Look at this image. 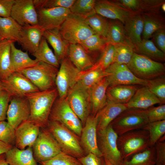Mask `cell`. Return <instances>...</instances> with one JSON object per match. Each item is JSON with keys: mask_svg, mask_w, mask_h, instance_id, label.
I'll use <instances>...</instances> for the list:
<instances>
[{"mask_svg": "<svg viewBox=\"0 0 165 165\" xmlns=\"http://www.w3.org/2000/svg\"><path fill=\"white\" fill-rule=\"evenodd\" d=\"M15 130L7 122H0V141L12 145L15 143Z\"/></svg>", "mask_w": 165, "mask_h": 165, "instance_id": "7dc6e473", "label": "cell"}, {"mask_svg": "<svg viewBox=\"0 0 165 165\" xmlns=\"http://www.w3.org/2000/svg\"><path fill=\"white\" fill-rule=\"evenodd\" d=\"M95 0H75L70 9L72 13L87 17L96 13Z\"/></svg>", "mask_w": 165, "mask_h": 165, "instance_id": "60d3db41", "label": "cell"}, {"mask_svg": "<svg viewBox=\"0 0 165 165\" xmlns=\"http://www.w3.org/2000/svg\"><path fill=\"white\" fill-rule=\"evenodd\" d=\"M140 54L154 61H164L165 53L158 49L154 42L149 39H142L135 47Z\"/></svg>", "mask_w": 165, "mask_h": 165, "instance_id": "d590c367", "label": "cell"}, {"mask_svg": "<svg viewBox=\"0 0 165 165\" xmlns=\"http://www.w3.org/2000/svg\"><path fill=\"white\" fill-rule=\"evenodd\" d=\"M44 31L38 25L22 26L18 43L23 50L31 54L38 49Z\"/></svg>", "mask_w": 165, "mask_h": 165, "instance_id": "44dd1931", "label": "cell"}, {"mask_svg": "<svg viewBox=\"0 0 165 165\" xmlns=\"http://www.w3.org/2000/svg\"><path fill=\"white\" fill-rule=\"evenodd\" d=\"M11 96L6 90H3L0 92V122L4 121L6 118V114Z\"/></svg>", "mask_w": 165, "mask_h": 165, "instance_id": "f907efd6", "label": "cell"}, {"mask_svg": "<svg viewBox=\"0 0 165 165\" xmlns=\"http://www.w3.org/2000/svg\"><path fill=\"white\" fill-rule=\"evenodd\" d=\"M160 104L159 99L146 86L138 88L130 100L126 104L127 108L146 110L156 104Z\"/></svg>", "mask_w": 165, "mask_h": 165, "instance_id": "484cf974", "label": "cell"}, {"mask_svg": "<svg viewBox=\"0 0 165 165\" xmlns=\"http://www.w3.org/2000/svg\"><path fill=\"white\" fill-rule=\"evenodd\" d=\"M3 90H4L1 81L0 80V92Z\"/></svg>", "mask_w": 165, "mask_h": 165, "instance_id": "94428289", "label": "cell"}, {"mask_svg": "<svg viewBox=\"0 0 165 165\" xmlns=\"http://www.w3.org/2000/svg\"><path fill=\"white\" fill-rule=\"evenodd\" d=\"M4 90L11 97H23L27 94L39 90L24 75L20 72L12 73L5 79L1 80Z\"/></svg>", "mask_w": 165, "mask_h": 165, "instance_id": "9a60e30c", "label": "cell"}, {"mask_svg": "<svg viewBox=\"0 0 165 165\" xmlns=\"http://www.w3.org/2000/svg\"><path fill=\"white\" fill-rule=\"evenodd\" d=\"M6 114L7 122L15 130L28 120L30 114L29 102L25 96L11 97Z\"/></svg>", "mask_w": 165, "mask_h": 165, "instance_id": "2e32d148", "label": "cell"}, {"mask_svg": "<svg viewBox=\"0 0 165 165\" xmlns=\"http://www.w3.org/2000/svg\"><path fill=\"white\" fill-rule=\"evenodd\" d=\"M59 30L63 38L70 44H79L96 33L87 23L86 17L72 13Z\"/></svg>", "mask_w": 165, "mask_h": 165, "instance_id": "3957f363", "label": "cell"}, {"mask_svg": "<svg viewBox=\"0 0 165 165\" xmlns=\"http://www.w3.org/2000/svg\"><path fill=\"white\" fill-rule=\"evenodd\" d=\"M149 123L165 120V105L151 107L146 110Z\"/></svg>", "mask_w": 165, "mask_h": 165, "instance_id": "681fc988", "label": "cell"}, {"mask_svg": "<svg viewBox=\"0 0 165 165\" xmlns=\"http://www.w3.org/2000/svg\"><path fill=\"white\" fill-rule=\"evenodd\" d=\"M59 68L42 62L19 72L39 90L42 91L56 87L55 79Z\"/></svg>", "mask_w": 165, "mask_h": 165, "instance_id": "52a82bcc", "label": "cell"}, {"mask_svg": "<svg viewBox=\"0 0 165 165\" xmlns=\"http://www.w3.org/2000/svg\"><path fill=\"white\" fill-rule=\"evenodd\" d=\"M95 10L96 13L105 18L118 20L124 24L134 14L119 5L106 0H96Z\"/></svg>", "mask_w": 165, "mask_h": 165, "instance_id": "d6986e66", "label": "cell"}, {"mask_svg": "<svg viewBox=\"0 0 165 165\" xmlns=\"http://www.w3.org/2000/svg\"><path fill=\"white\" fill-rule=\"evenodd\" d=\"M78 159L82 165H105L103 157H98L92 153H89Z\"/></svg>", "mask_w": 165, "mask_h": 165, "instance_id": "f5cc1de1", "label": "cell"}, {"mask_svg": "<svg viewBox=\"0 0 165 165\" xmlns=\"http://www.w3.org/2000/svg\"><path fill=\"white\" fill-rule=\"evenodd\" d=\"M121 6L129 10L136 9L140 7V1L138 0H121L118 1Z\"/></svg>", "mask_w": 165, "mask_h": 165, "instance_id": "9f6ffc18", "label": "cell"}, {"mask_svg": "<svg viewBox=\"0 0 165 165\" xmlns=\"http://www.w3.org/2000/svg\"><path fill=\"white\" fill-rule=\"evenodd\" d=\"M5 155L9 165H38L31 147L20 149L13 146L5 153Z\"/></svg>", "mask_w": 165, "mask_h": 165, "instance_id": "f546056e", "label": "cell"}, {"mask_svg": "<svg viewBox=\"0 0 165 165\" xmlns=\"http://www.w3.org/2000/svg\"><path fill=\"white\" fill-rule=\"evenodd\" d=\"M32 148L35 159L39 163L49 160L62 152L54 138L44 128L40 130Z\"/></svg>", "mask_w": 165, "mask_h": 165, "instance_id": "8fae6325", "label": "cell"}, {"mask_svg": "<svg viewBox=\"0 0 165 165\" xmlns=\"http://www.w3.org/2000/svg\"><path fill=\"white\" fill-rule=\"evenodd\" d=\"M36 9L63 7L70 9L75 0H33Z\"/></svg>", "mask_w": 165, "mask_h": 165, "instance_id": "bcb514c9", "label": "cell"}, {"mask_svg": "<svg viewBox=\"0 0 165 165\" xmlns=\"http://www.w3.org/2000/svg\"><path fill=\"white\" fill-rule=\"evenodd\" d=\"M13 146L0 141V155L5 153Z\"/></svg>", "mask_w": 165, "mask_h": 165, "instance_id": "6f0895ef", "label": "cell"}, {"mask_svg": "<svg viewBox=\"0 0 165 165\" xmlns=\"http://www.w3.org/2000/svg\"><path fill=\"white\" fill-rule=\"evenodd\" d=\"M15 0H0V17H10L11 13Z\"/></svg>", "mask_w": 165, "mask_h": 165, "instance_id": "11a10c76", "label": "cell"}, {"mask_svg": "<svg viewBox=\"0 0 165 165\" xmlns=\"http://www.w3.org/2000/svg\"><path fill=\"white\" fill-rule=\"evenodd\" d=\"M102 50L101 57L96 64L105 70L113 63L115 54L114 45L112 44H107Z\"/></svg>", "mask_w": 165, "mask_h": 165, "instance_id": "c3c4849f", "label": "cell"}, {"mask_svg": "<svg viewBox=\"0 0 165 165\" xmlns=\"http://www.w3.org/2000/svg\"><path fill=\"white\" fill-rule=\"evenodd\" d=\"M143 39H149L156 31L163 28V27L160 22L154 18L148 16H143Z\"/></svg>", "mask_w": 165, "mask_h": 165, "instance_id": "f6af8a7d", "label": "cell"}, {"mask_svg": "<svg viewBox=\"0 0 165 165\" xmlns=\"http://www.w3.org/2000/svg\"><path fill=\"white\" fill-rule=\"evenodd\" d=\"M108 86L105 77L89 89L92 115L95 116L107 104L106 91Z\"/></svg>", "mask_w": 165, "mask_h": 165, "instance_id": "7402d4cb", "label": "cell"}, {"mask_svg": "<svg viewBox=\"0 0 165 165\" xmlns=\"http://www.w3.org/2000/svg\"><path fill=\"white\" fill-rule=\"evenodd\" d=\"M47 127L62 152L77 159L85 156L79 136L72 131L61 123L50 120Z\"/></svg>", "mask_w": 165, "mask_h": 165, "instance_id": "7a4b0ae2", "label": "cell"}, {"mask_svg": "<svg viewBox=\"0 0 165 165\" xmlns=\"http://www.w3.org/2000/svg\"><path fill=\"white\" fill-rule=\"evenodd\" d=\"M59 29L44 31L42 36L52 47L55 55L60 63L68 57L70 44L63 38Z\"/></svg>", "mask_w": 165, "mask_h": 165, "instance_id": "d4e9b609", "label": "cell"}, {"mask_svg": "<svg viewBox=\"0 0 165 165\" xmlns=\"http://www.w3.org/2000/svg\"><path fill=\"white\" fill-rule=\"evenodd\" d=\"M97 117L89 115L83 127L80 135V143L87 154L92 153L99 157L103 155L99 149L97 142Z\"/></svg>", "mask_w": 165, "mask_h": 165, "instance_id": "e0dca14e", "label": "cell"}, {"mask_svg": "<svg viewBox=\"0 0 165 165\" xmlns=\"http://www.w3.org/2000/svg\"><path fill=\"white\" fill-rule=\"evenodd\" d=\"M40 127L28 120L22 123L15 129V146L20 149L32 147L39 133Z\"/></svg>", "mask_w": 165, "mask_h": 165, "instance_id": "ffe728a7", "label": "cell"}, {"mask_svg": "<svg viewBox=\"0 0 165 165\" xmlns=\"http://www.w3.org/2000/svg\"><path fill=\"white\" fill-rule=\"evenodd\" d=\"M39 62H42L59 68L60 63L48 46L46 39L42 37L37 50L31 54Z\"/></svg>", "mask_w": 165, "mask_h": 165, "instance_id": "836d02e7", "label": "cell"}, {"mask_svg": "<svg viewBox=\"0 0 165 165\" xmlns=\"http://www.w3.org/2000/svg\"><path fill=\"white\" fill-rule=\"evenodd\" d=\"M36 9L38 25L44 31L59 28L71 13L70 9L63 7Z\"/></svg>", "mask_w": 165, "mask_h": 165, "instance_id": "5bb4252c", "label": "cell"}, {"mask_svg": "<svg viewBox=\"0 0 165 165\" xmlns=\"http://www.w3.org/2000/svg\"><path fill=\"white\" fill-rule=\"evenodd\" d=\"M40 164L42 165H82L77 158L62 152L49 160Z\"/></svg>", "mask_w": 165, "mask_h": 165, "instance_id": "ee69618b", "label": "cell"}, {"mask_svg": "<svg viewBox=\"0 0 165 165\" xmlns=\"http://www.w3.org/2000/svg\"><path fill=\"white\" fill-rule=\"evenodd\" d=\"M81 72L73 65L68 57L61 61L55 79L59 98H66L69 91L78 82Z\"/></svg>", "mask_w": 165, "mask_h": 165, "instance_id": "30bf717a", "label": "cell"}, {"mask_svg": "<svg viewBox=\"0 0 165 165\" xmlns=\"http://www.w3.org/2000/svg\"><path fill=\"white\" fill-rule=\"evenodd\" d=\"M86 18L90 28L96 34L106 38L109 23L105 17L95 13Z\"/></svg>", "mask_w": 165, "mask_h": 165, "instance_id": "74e56055", "label": "cell"}, {"mask_svg": "<svg viewBox=\"0 0 165 165\" xmlns=\"http://www.w3.org/2000/svg\"><path fill=\"white\" fill-rule=\"evenodd\" d=\"M104 159L105 165H114L106 159Z\"/></svg>", "mask_w": 165, "mask_h": 165, "instance_id": "91938a15", "label": "cell"}, {"mask_svg": "<svg viewBox=\"0 0 165 165\" xmlns=\"http://www.w3.org/2000/svg\"><path fill=\"white\" fill-rule=\"evenodd\" d=\"M40 165H42L40 164Z\"/></svg>", "mask_w": 165, "mask_h": 165, "instance_id": "03108f58", "label": "cell"}, {"mask_svg": "<svg viewBox=\"0 0 165 165\" xmlns=\"http://www.w3.org/2000/svg\"><path fill=\"white\" fill-rule=\"evenodd\" d=\"M122 23L118 20L109 23L106 38L107 44L116 45L127 43L126 40L127 36Z\"/></svg>", "mask_w": 165, "mask_h": 165, "instance_id": "8d00e7d4", "label": "cell"}, {"mask_svg": "<svg viewBox=\"0 0 165 165\" xmlns=\"http://www.w3.org/2000/svg\"><path fill=\"white\" fill-rule=\"evenodd\" d=\"M10 60V68L12 73L31 68L39 62L36 59H31L28 52L17 49L13 42L11 45Z\"/></svg>", "mask_w": 165, "mask_h": 165, "instance_id": "83f0119b", "label": "cell"}, {"mask_svg": "<svg viewBox=\"0 0 165 165\" xmlns=\"http://www.w3.org/2000/svg\"><path fill=\"white\" fill-rule=\"evenodd\" d=\"M161 9L163 11H165V4L163 3L161 6Z\"/></svg>", "mask_w": 165, "mask_h": 165, "instance_id": "6125c7cd", "label": "cell"}, {"mask_svg": "<svg viewBox=\"0 0 165 165\" xmlns=\"http://www.w3.org/2000/svg\"><path fill=\"white\" fill-rule=\"evenodd\" d=\"M25 96L28 101L30 108L28 120L38 125L40 128L47 127L53 106L58 96L56 88L30 93Z\"/></svg>", "mask_w": 165, "mask_h": 165, "instance_id": "6da1fadb", "label": "cell"}, {"mask_svg": "<svg viewBox=\"0 0 165 165\" xmlns=\"http://www.w3.org/2000/svg\"><path fill=\"white\" fill-rule=\"evenodd\" d=\"M162 137L155 144L156 164L165 165V141L164 137Z\"/></svg>", "mask_w": 165, "mask_h": 165, "instance_id": "816d5d0a", "label": "cell"}, {"mask_svg": "<svg viewBox=\"0 0 165 165\" xmlns=\"http://www.w3.org/2000/svg\"><path fill=\"white\" fill-rule=\"evenodd\" d=\"M117 145L123 158L128 157L150 146L148 133L143 129L127 132L118 136Z\"/></svg>", "mask_w": 165, "mask_h": 165, "instance_id": "5b68a950", "label": "cell"}, {"mask_svg": "<svg viewBox=\"0 0 165 165\" xmlns=\"http://www.w3.org/2000/svg\"><path fill=\"white\" fill-rule=\"evenodd\" d=\"M127 65L137 77L141 79L148 80L165 75L163 64L135 52Z\"/></svg>", "mask_w": 165, "mask_h": 165, "instance_id": "8992f818", "label": "cell"}, {"mask_svg": "<svg viewBox=\"0 0 165 165\" xmlns=\"http://www.w3.org/2000/svg\"><path fill=\"white\" fill-rule=\"evenodd\" d=\"M0 165H9L6 160L5 153L0 155Z\"/></svg>", "mask_w": 165, "mask_h": 165, "instance_id": "680465c9", "label": "cell"}, {"mask_svg": "<svg viewBox=\"0 0 165 165\" xmlns=\"http://www.w3.org/2000/svg\"><path fill=\"white\" fill-rule=\"evenodd\" d=\"M138 89L134 85H119L108 86L106 91L107 101L114 103L126 104Z\"/></svg>", "mask_w": 165, "mask_h": 165, "instance_id": "4316f807", "label": "cell"}, {"mask_svg": "<svg viewBox=\"0 0 165 165\" xmlns=\"http://www.w3.org/2000/svg\"><path fill=\"white\" fill-rule=\"evenodd\" d=\"M10 17L21 26L38 25L37 12L33 0H15Z\"/></svg>", "mask_w": 165, "mask_h": 165, "instance_id": "ac0fdd59", "label": "cell"}, {"mask_svg": "<svg viewBox=\"0 0 165 165\" xmlns=\"http://www.w3.org/2000/svg\"><path fill=\"white\" fill-rule=\"evenodd\" d=\"M146 86L159 99L160 105L165 104V75L147 80Z\"/></svg>", "mask_w": 165, "mask_h": 165, "instance_id": "b9f144b4", "label": "cell"}, {"mask_svg": "<svg viewBox=\"0 0 165 165\" xmlns=\"http://www.w3.org/2000/svg\"><path fill=\"white\" fill-rule=\"evenodd\" d=\"M148 123L146 110L131 108L123 111L110 124L119 136L142 129Z\"/></svg>", "mask_w": 165, "mask_h": 165, "instance_id": "277c9868", "label": "cell"}, {"mask_svg": "<svg viewBox=\"0 0 165 165\" xmlns=\"http://www.w3.org/2000/svg\"><path fill=\"white\" fill-rule=\"evenodd\" d=\"M156 165H162L160 164H156Z\"/></svg>", "mask_w": 165, "mask_h": 165, "instance_id": "e7e4bbea", "label": "cell"}, {"mask_svg": "<svg viewBox=\"0 0 165 165\" xmlns=\"http://www.w3.org/2000/svg\"><path fill=\"white\" fill-rule=\"evenodd\" d=\"M127 108L126 104L114 103L107 101L106 105L96 115L97 117V131L105 129Z\"/></svg>", "mask_w": 165, "mask_h": 165, "instance_id": "603a6c76", "label": "cell"}, {"mask_svg": "<svg viewBox=\"0 0 165 165\" xmlns=\"http://www.w3.org/2000/svg\"><path fill=\"white\" fill-rule=\"evenodd\" d=\"M153 38L156 46L160 50L165 53V31L162 28L156 31L153 35Z\"/></svg>", "mask_w": 165, "mask_h": 165, "instance_id": "db71d44e", "label": "cell"}, {"mask_svg": "<svg viewBox=\"0 0 165 165\" xmlns=\"http://www.w3.org/2000/svg\"><path fill=\"white\" fill-rule=\"evenodd\" d=\"M109 75V73L105 70L95 64L92 67L81 72L77 82L84 87L89 89Z\"/></svg>", "mask_w": 165, "mask_h": 165, "instance_id": "4dcf8cb0", "label": "cell"}, {"mask_svg": "<svg viewBox=\"0 0 165 165\" xmlns=\"http://www.w3.org/2000/svg\"><path fill=\"white\" fill-rule=\"evenodd\" d=\"M68 57L81 72L92 67L95 64L88 52L79 44L69 45Z\"/></svg>", "mask_w": 165, "mask_h": 165, "instance_id": "cb8c5ba5", "label": "cell"}, {"mask_svg": "<svg viewBox=\"0 0 165 165\" xmlns=\"http://www.w3.org/2000/svg\"><path fill=\"white\" fill-rule=\"evenodd\" d=\"M105 70L109 73L106 77L109 86L119 85L146 86L147 83V80L137 77L126 64L113 63Z\"/></svg>", "mask_w": 165, "mask_h": 165, "instance_id": "4fadbf2b", "label": "cell"}, {"mask_svg": "<svg viewBox=\"0 0 165 165\" xmlns=\"http://www.w3.org/2000/svg\"><path fill=\"white\" fill-rule=\"evenodd\" d=\"M66 98L84 126L91 110L89 89L77 82L69 91Z\"/></svg>", "mask_w": 165, "mask_h": 165, "instance_id": "7c38bea8", "label": "cell"}, {"mask_svg": "<svg viewBox=\"0 0 165 165\" xmlns=\"http://www.w3.org/2000/svg\"><path fill=\"white\" fill-rule=\"evenodd\" d=\"M49 120L61 123L79 137L80 136L83 125L66 98L56 99L52 108Z\"/></svg>", "mask_w": 165, "mask_h": 165, "instance_id": "ba28073f", "label": "cell"}, {"mask_svg": "<svg viewBox=\"0 0 165 165\" xmlns=\"http://www.w3.org/2000/svg\"><path fill=\"white\" fill-rule=\"evenodd\" d=\"M118 135L110 124L97 131V145L103 157L114 165H120L123 159L117 146Z\"/></svg>", "mask_w": 165, "mask_h": 165, "instance_id": "9c48e42d", "label": "cell"}, {"mask_svg": "<svg viewBox=\"0 0 165 165\" xmlns=\"http://www.w3.org/2000/svg\"><path fill=\"white\" fill-rule=\"evenodd\" d=\"M22 26L10 17H0V35L4 39L19 42Z\"/></svg>", "mask_w": 165, "mask_h": 165, "instance_id": "1f68e13d", "label": "cell"}, {"mask_svg": "<svg viewBox=\"0 0 165 165\" xmlns=\"http://www.w3.org/2000/svg\"><path fill=\"white\" fill-rule=\"evenodd\" d=\"M148 132L150 146H154L165 133V120L148 123L142 128Z\"/></svg>", "mask_w": 165, "mask_h": 165, "instance_id": "ab89813d", "label": "cell"}, {"mask_svg": "<svg viewBox=\"0 0 165 165\" xmlns=\"http://www.w3.org/2000/svg\"><path fill=\"white\" fill-rule=\"evenodd\" d=\"M13 42L3 39L0 43V80L4 79L12 72L10 68L11 45Z\"/></svg>", "mask_w": 165, "mask_h": 165, "instance_id": "e575fe53", "label": "cell"}, {"mask_svg": "<svg viewBox=\"0 0 165 165\" xmlns=\"http://www.w3.org/2000/svg\"><path fill=\"white\" fill-rule=\"evenodd\" d=\"M4 38H3V37L0 35V43L2 41V40H3Z\"/></svg>", "mask_w": 165, "mask_h": 165, "instance_id": "be15d7a7", "label": "cell"}, {"mask_svg": "<svg viewBox=\"0 0 165 165\" xmlns=\"http://www.w3.org/2000/svg\"><path fill=\"white\" fill-rule=\"evenodd\" d=\"M156 157L155 146L123 159L120 165H156Z\"/></svg>", "mask_w": 165, "mask_h": 165, "instance_id": "d6a6232c", "label": "cell"}, {"mask_svg": "<svg viewBox=\"0 0 165 165\" xmlns=\"http://www.w3.org/2000/svg\"><path fill=\"white\" fill-rule=\"evenodd\" d=\"M124 26L126 33L130 44L136 46L142 41L144 24L143 16L134 13L125 21Z\"/></svg>", "mask_w": 165, "mask_h": 165, "instance_id": "f1b7e54d", "label": "cell"}, {"mask_svg": "<svg viewBox=\"0 0 165 165\" xmlns=\"http://www.w3.org/2000/svg\"><path fill=\"white\" fill-rule=\"evenodd\" d=\"M79 44L88 52L102 50L107 43L105 38L95 33Z\"/></svg>", "mask_w": 165, "mask_h": 165, "instance_id": "7bdbcfd3", "label": "cell"}, {"mask_svg": "<svg viewBox=\"0 0 165 165\" xmlns=\"http://www.w3.org/2000/svg\"><path fill=\"white\" fill-rule=\"evenodd\" d=\"M115 54L113 63L127 65L134 52L133 46L128 43L114 45Z\"/></svg>", "mask_w": 165, "mask_h": 165, "instance_id": "f35d334b", "label": "cell"}]
</instances>
